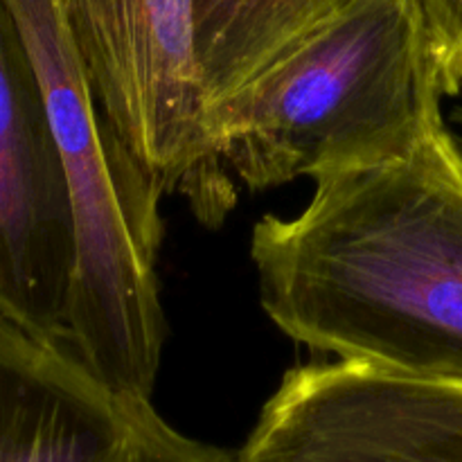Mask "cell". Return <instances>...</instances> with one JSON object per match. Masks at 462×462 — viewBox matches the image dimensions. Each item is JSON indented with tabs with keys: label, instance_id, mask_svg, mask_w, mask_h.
Masks as SVG:
<instances>
[{
	"label": "cell",
	"instance_id": "obj_10",
	"mask_svg": "<svg viewBox=\"0 0 462 462\" xmlns=\"http://www.w3.org/2000/svg\"><path fill=\"white\" fill-rule=\"evenodd\" d=\"M454 117H456V122H460V125H462V106L454 113Z\"/></svg>",
	"mask_w": 462,
	"mask_h": 462
},
{
	"label": "cell",
	"instance_id": "obj_4",
	"mask_svg": "<svg viewBox=\"0 0 462 462\" xmlns=\"http://www.w3.org/2000/svg\"><path fill=\"white\" fill-rule=\"evenodd\" d=\"M86 79L108 125L162 197L208 228L237 183L219 161L194 45V0H61Z\"/></svg>",
	"mask_w": 462,
	"mask_h": 462
},
{
	"label": "cell",
	"instance_id": "obj_2",
	"mask_svg": "<svg viewBox=\"0 0 462 462\" xmlns=\"http://www.w3.org/2000/svg\"><path fill=\"white\" fill-rule=\"evenodd\" d=\"M447 97L420 0H356L215 104L212 144L262 192L404 156Z\"/></svg>",
	"mask_w": 462,
	"mask_h": 462
},
{
	"label": "cell",
	"instance_id": "obj_3",
	"mask_svg": "<svg viewBox=\"0 0 462 462\" xmlns=\"http://www.w3.org/2000/svg\"><path fill=\"white\" fill-rule=\"evenodd\" d=\"M43 90L75 215L66 341L102 382L152 400L167 341L162 192L99 108L61 0H7Z\"/></svg>",
	"mask_w": 462,
	"mask_h": 462
},
{
	"label": "cell",
	"instance_id": "obj_6",
	"mask_svg": "<svg viewBox=\"0 0 462 462\" xmlns=\"http://www.w3.org/2000/svg\"><path fill=\"white\" fill-rule=\"evenodd\" d=\"M0 462H237L116 391L68 341L0 311Z\"/></svg>",
	"mask_w": 462,
	"mask_h": 462
},
{
	"label": "cell",
	"instance_id": "obj_1",
	"mask_svg": "<svg viewBox=\"0 0 462 462\" xmlns=\"http://www.w3.org/2000/svg\"><path fill=\"white\" fill-rule=\"evenodd\" d=\"M260 305L311 356L462 383V144L440 120L404 156L314 180L251 235Z\"/></svg>",
	"mask_w": 462,
	"mask_h": 462
},
{
	"label": "cell",
	"instance_id": "obj_9",
	"mask_svg": "<svg viewBox=\"0 0 462 462\" xmlns=\"http://www.w3.org/2000/svg\"><path fill=\"white\" fill-rule=\"evenodd\" d=\"M451 97L462 93V0H420Z\"/></svg>",
	"mask_w": 462,
	"mask_h": 462
},
{
	"label": "cell",
	"instance_id": "obj_8",
	"mask_svg": "<svg viewBox=\"0 0 462 462\" xmlns=\"http://www.w3.org/2000/svg\"><path fill=\"white\" fill-rule=\"evenodd\" d=\"M356 0H194V45L208 106L219 104Z\"/></svg>",
	"mask_w": 462,
	"mask_h": 462
},
{
	"label": "cell",
	"instance_id": "obj_5",
	"mask_svg": "<svg viewBox=\"0 0 462 462\" xmlns=\"http://www.w3.org/2000/svg\"><path fill=\"white\" fill-rule=\"evenodd\" d=\"M237 462H462V383L329 359L296 365Z\"/></svg>",
	"mask_w": 462,
	"mask_h": 462
},
{
	"label": "cell",
	"instance_id": "obj_7",
	"mask_svg": "<svg viewBox=\"0 0 462 462\" xmlns=\"http://www.w3.org/2000/svg\"><path fill=\"white\" fill-rule=\"evenodd\" d=\"M75 215L43 90L0 0V311L66 341Z\"/></svg>",
	"mask_w": 462,
	"mask_h": 462
}]
</instances>
